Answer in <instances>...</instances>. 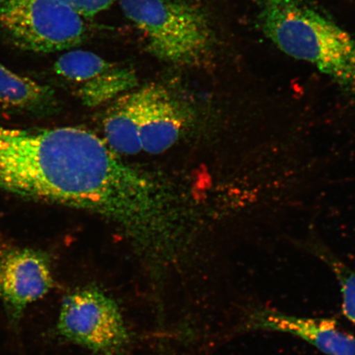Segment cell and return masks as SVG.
Wrapping results in <instances>:
<instances>
[{"label":"cell","mask_w":355,"mask_h":355,"mask_svg":"<svg viewBox=\"0 0 355 355\" xmlns=\"http://www.w3.org/2000/svg\"><path fill=\"white\" fill-rule=\"evenodd\" d=\"M56 332L97 355H122L130 335L121 309L99 287H79L62 301Z\"/></svg>","instance_id":"obj_5"},{"label":"cell","mask_w":355,"mask_h":355,"mask_svg":"<svg viewBox=\"0 0 355 355\" xmlns=\"http://www.w3.org/2000/svg\"><path fill=\"white\" fill-rule=\"evenodd\" d=\"M63 1L69 4L83 17H92L107 10L116 0H63Z\"/></svg>","instance_id":"obj_11"},{"label":"cell","mask_w":355,"mask_h":355,"mask_svg":"<svg viewBox=\"0 0 355 355\" xmlns=\"http://www.w3.org/2000/svg\"><path fill=\"white\" fill-rule=\"evenodd\" d=\"M305 248L329 266L335 274L343 296V313L355 326V272L321 242L309 241L305 243Z\"/></svg>","instance_id":"obj_10"},{"label":"cell","mask_w":355,"mask_h":355,"mask_svg":"<svg viewBox=\"0 0 355 355\" xmlns=\"http://www.w3.org/2000/svg\"><path fill=\"white\" fill-rule=\"evenodd\" d=\"M58 105L51 87L21 76L0 64V111L41 116L54 112Z\"/></svg>","instance_id":"obj_9"},{"label":"cell","mask_w":355,"mask_h":355,"mask_svg":"<svg viewBox=\"0 0 355 355\" xmlns=\"http://www.w3.org/2000/svg\"><path fill=\"white\" fill-rule=\"evenodd\" d=\"M259 19L284 54L355 92V38L308 0H259Z\"/></svg>","instance_id":"obj_1"},{"label":"cell","mask_w":355,"mask_h":355,"mask_svg":"<svg viewBox=\"0 0 355 355\" xmlns=\"http://www.w3.org/2000/svg\"><path fill=\"white\" fill-rule=\"evenodd\" d=\"M84 19L63 0H0V35L24 51L72 50L86 38Z\"/></svg>","instance_id":"obj_4"},{"label":"cell","mask_w":355,"mask_h":355,"mask_svg":"<svg viewBox=\"0 0 355 355\" xmlns=\"http://www.w3.org/2000/svg\"><path fill=\"white\" fill-rule=\"evenodd\" d=\"M54 72L69 84L87 105H97L137 87V76L130 67L114 63L92 51L70 50L61 55Z\"/></svg>","instance_id":"obj_7"},{"label":"cell","mask_w":355,"mask_h":355,"mask_svg":"<svg viewBox=\"0 0 355 355\" xmlns=\"http://www.w3.org/2000/svg\"><path fill=\"white\" fill-rule=\"evenodd\" d=\"M127 19L145 39L146 50L178 66H198L209 56L213 35L201 8L186 0H119Z\"/></svg>","instance_id":"obj_3"},{"label":"cell","mask_w":355,"mask_h":355,"mask_svg":"<svg viewBox=\"0 0 355 355\" xmlns=\"http://www.w3.org/2000/svg\"><path fill=\"white\" fill-rule=\"evenodd\" d=\"M54 285L46 252L0 241V304L12 327L19 325L26 310Z\"/></svg>","instance_id":"obj_6"},{"label":"cell","mask_w":355,"mask_h":355,"mask_svg":"<svg viewBox=\"0 0 355 355\" xmlns=\"http://www.w3.org/2000/svg\"><path fill=\"white\" fill-rule=\"evenodd\" d=\"M243 328L287 333L327 355H355V336L343 330L334 319L298 318L261 308L248 314Z\"/></svg>","instance_id":"obj_8"},{"label":"cell","mask_w":355,"mask_h":355,"mask_svg":"<svg viewBox=\"0 0 355 355\" xmlns=\"http://www.w3.org/2000/svg\"><path fill=\"white\" fill-rule=\"evenodd\" d=\"M192 112L165 87H136L113 101L103 119L105 141L119 154H158L175 144Z\"/></svg>","instance_id":"obj_2"}]
</instances>
